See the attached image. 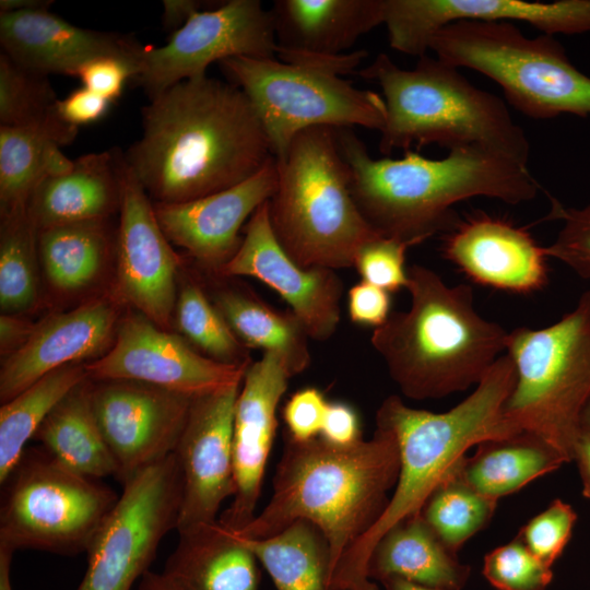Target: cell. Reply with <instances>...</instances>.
Returning a JSON list of instances; mask_svg holds the SVG:
<instances>
[{
  "instance_id": "ee69618b",
  "label": "cell",
  "mask_w": 590,
  "mask_h": 590,
  "mask_svg": "<svg viewBox=\"0 0 590 590\" xmlns=\"http://www.w3.org/2000/svg\"><path fill=\"white\" fill-rule=\"evenodd\" d=\"M328 404L323 393L315 387L293 393L282 410L285 434L299 441L319 437Z\"/></svg>"
},
{
  "instance_id": "484cf974",
  "label": "cell",
  "mask_w": 590,
  "mask_h": 590,
  "mask_svg": "<svg viewBox=\"0 0 590 590\" xmlns=\"http://www.w3.org/2000/svg\"><path fill=\"white\" fill-rule=\"evenodd\" d=\"M278 49L345 54L384 24V0H275L270 9Z\"/></svg>"
},
{
  "instance_id": "60d3db41",
  "label": "cell",
  "mask_w": 590,
  "mask_h": 590,
  "mask_svg": "<svg viewBox=\"0 0 590 590\" xmlns=\"http://www.w3.org/2000/svg\"><path fill=\"white\" fill-rule=\"evenodd\" d=\"M576 521L574 508L557 498L529 520L517 535L543 564L552 567L568 544Z\"/></svg>"
},
{
  "instance_id": "d590c367",
  "label": "cell",
  "mask_w": 590,
  "mask_h": 590,
  "mask_svg": "<svg viewBox=\"0 0 590 590\" xmlns=\"http://www.w3.org/2000/svg\"><path fill=\"white\" fill-rule=\"evenodd\" d=\"M0 232V307L2 314L19 315L38 297V231L24 208L1 215Z\"/></svg>"
},
{
  "instance_id": "9c48e42d",
  "label": "cell",
  "mask_w": 590,
  "mask_h": 590,
  "mask_svg": "<svg viewBox=\"0 0 590 590\" xmlns=\"http://www.w3.org/2000/svg\"><path fill=\"white\" fill-rule=\"evenodd\" d=\"M429 50L456 68L492 79L508 102L531 118L590 116V78L552 35L527 37L511 22L459 21L440 28Z\"/></svg>"
},
{
  "instance_id": "7bdbcfd3",
  "label": "cell",
  "mask_w": 590,
  "mask_h": 590,
  "mask_svg": "<svg viewBox=\"0 0 590 590\" xmlns=\"http://www.w3.org/2000/svg\"><path fill=\"white\" fill-rule=\"evenodd\" d=\"M411 246L406 241L379 235L359 249L354 267L363 281L389 293L397 292L408 284L405 252Z\"/></svg>"
},
{
  "instance_id": "603a6c76",
  "label": "cell",
  "mask_w": 590,
  "mask_h": 590,
  "mask_svg": "<svg viewBox=\"0 0 590 590\" xmlns=\"http://www.w3.org/2000/svg\"><path fill=\"white\" fill-rule=\"evenodd\" d=\"M441 251L474 283L530 294L548 282L545 247L523 227L476 212L446 233Z\"/></svg>"
},
{
  "instance_id": "bcb514c9",
  "label": "cell",
  "mask_w": 590,
  "mask_h": 590,
  "mask_svg": "<svg viewBox=\"0 0 590 590\" xmlns=\"http://www.w3.org/2000/svg\"><path fill=\"white\" fill-rule=\"evenodd\" d=\"M390 293L368 282L353 285L347 294V309L352 322L378 328L390 316Z\"/></svg>"
},
{
  "instance_id": "1f68e13d",
  "label": "cell",
  "mask_w": 590,
  "mask_h": 590,
  "mask_svg": "<svg viewBox=\"0 0 590 590\" xmlns=\"http://www.w3.org/2000/svg\"><path fill=\"white\" fill-rule=\"evenodd\" d=\"M78 129L67 122L37 127L0 126L1 215L27 208L36 187L50 174L55 152L70 144Z\"/></svg>"
},
{
  "instance_id": "f6af8a7d",
  "label": "cell",
  "mask_w": 590,
  "mask_h": 590,
  "mask_svg": "<svg viewBox=\"0 0 590 590\" xmlns=\"http://www.w3.org/2000/svg\"><path fill=\"white\" fill-rule=\"evenodd\" d=\"M78 78L84 87L111 103L121 95L127 80L135 78V71L121 59L101 57L84 64Z\"/></svg>"
},
{
  "instance_id": "816d5d0a",
  "label": "cell",
  "mask_w": 590,
  "mask_h": 590,
  "mask_svg": "<svg viewBox=\"0 0 590 590\" xmlns=\"http://www.w3.org/2000/svg\"><path fill=\"white\" fill-rule=\"evenodd\" d=\"M162 3V23L172 33L181 27L202 7V2L198 0H164Z\"/></svg>"
},
{
  "instance_id": "d6986e66",
  "label": "cell",
  "mask_w": 590,
  "mask_h": 590,
  "mask_svg": "<svg viewBox=\"0 0 590 590\" xmlns=\"http://www.w3.org/2000/svg\"><path fill=\"white\" fill-rule=\"evenodd\" d=\"M459 21L527 22L543 34L590 32V0H384V24L390 46L422 57L432 37Z\"/></svg>"
},
{
  "instance_id": "44dd1931",
  "label": "cell",
  "mask_w": 590,
  "mask_h": 590,
  "mask_svg": "<svg viewBox=\"0 0 590 590\" xmlns=\"http://www.w3.org/2000/svg\"><path fill=\"white\" fill-rule=\"evenodd\" d=\"M276 158L248 179L227 189L180 203L153 202L162 231L213 273L231 260L241 245L244 223L274 194Z\"/></svg>"
},
{
  "instance_id": "f1b7e54d",
  "label": "cell",
  "mask_w": 590,
  "mask_h": 590,
  "mask_svg": "<svg viewBox=\"0 0 590 590\" xmlns=\"http://www.w3.org/2000/svg\"><path fill=\"white\" fill-rule=\"evenodd\" d=\"M217 285L209 298L243 344L276 355L291 377L308 368L310 338L291 310L273 308L248 287Z\"/></svg>"
},
{
  "instance_id": "3957f363",
  "label": "cell",
  "mask_w": 590,
  "mask_h": 590,
  "mask_svg": "<svg viewBox=\"0 0 590 590\" xmlns=\"http://www.w3.org/2000/svg\"><path fill=\"white\" fill-rule=\"evenodd\" d=\"M515 381V364L506 353L489 367L474 391L447 412L413 409L398 396L381 402L376 426L389 429L397 439L398 480L380 518L339 559L329 590H378L368 577L367 566L379 539L397 523L420 514L429 495L471 447L521 433L504 414Z\"/></svg>"
},
{
  "instance_id": "5bb4252c",
  "label": "cell",
  "mask_w": 590,
  "mask_h": 590,
  "mask_svg": "<svg viewBox=\"0 0 590 590\" xmlns=\"http://www.w3.org/2000/svg\"><path fill=\"white\" fill-rule=\"evenodd\" d=\"M108 352L85 364L91 380H134L191 398L240 384L248 365L216 362L140 312L118 322Z\"/></svg>"
},
{
  "instance_id": "ffe728a7",
  "label": "cell",
  "mask_w": 590,
  "mask_h": 590,
  "mask_svg": "<svg viewBox=\"0 0 590 590\" xmlns=\"http://www.w3.org/2000/svg\"><path fill=\"white\" fill-rule=\"evenodd\" d=\"M292 378L281 359L263 353L248 366L235 403L233 463L235 494L220 524L237 533L256 517L263 475L276 433V410Z\"/></svg>"
},
{
  "instance_id": "9a60e30c",
  "label": "cell",
  "mask_w": 590,
  "mask_h": 590,
  "mask_svg": "<svg viewBox=\"0 0 590 590\" xmlns=\"http://www.w3.org/2000/svg\"><path fill=\"white\" fill-rule=\"evenodd\" d=\"M191 397L134 380H92V404L123 484L176 449Z\"/></svg>"
},
{
  "instance_id": "4fadbf2b",
  "label": "cell",
  "mask_w": 590,
  "mask_h": 590,
  "mask_svg": "<svg viewBox=\"0 0 590 590\" xmlns=\"http://www.w3.org/2000/svg\"><path fill=\"white\" fill-rule=\"evenodd\" d=\"M276 55L271 11L259 0H229L193 13L165 45L145 46L135 80L152 98L181 81L206 75L215 61Z\"/></svg>"
},
{
  "instance_id": "e0dca14e",
  "label": "cell",
  "mask_w": 590,
  "mask_h": 590,
  "mask_svg": "<svg viewBox=\"0 0 590 590\" xmlns=\"http://www.w3.org/2000/svg\"><path fill=\"white\" fill-rule=\"evenodd\" d=\"M240 385L192 399L174 451L182 477L178 533L216 522L222 504L235 494L233 423Z\"/></svg>"
},
{
  "instance_id": "cb8c5ba5",
  "label": "cell",
  "mask_w": 590,
  "mask_h": 590,
  "mask_svg": "<svg viewBox=\"0 0 590 590\" xmlns=\"http://www.w3.org/2000/svg\"><path fill=\"white\" fill-rule=\"evenodd\" d=\"M117 326L116 303L109 296L92 298L35 323L26 343L2 362L1 403L56 369L103 353L113 344Z\"/></svg>"
},
{
  "instance_id": "ac0fdd59",
  "label": "cell",
  "mask_w": 590,
  "mask_h": 590,
  "mask_svg": "<svg viewBox=\"0 0 590 590\" xmlns=\"http://www.w3.org/2000/svg\"><path fill=\"white\" fill-rule=\"evenodd\" d=\"M252 276L274 290L299 319L310 339L326 341L338 329L343 284L334 270L302 268L284 251L269 216L268 201L249 219L236 253L215 273Z\"/></svg>"
},
{
  "instance_id": "ba28073f",
  "label": "cell",
  "mask_w": 590,
  "mask_h": 590,
  "mask_svg": "<svg viewBox=\"0 0 590 590\" xmlns=\"http://www.w3.org/2000/svg\"><path fill=\"white\" fill-rule=\"evenodd\" d=\"M516 381L504 405L520 432L542 438L569 462L590 399V291L557 322L508 332Z\"/></svg>"
},
{
  "instance_id": "db71d44e",
  "label": "cell",
  "mask_w": 590,
  "mask_h": 590,
  "mask_svg": "<svg viewBox=\"0 0 590 590\" xmlns=\"http://www.w3.org/2000/svg\"><path fill=\"white\" fill-rule=\"evenodd\" d=\"M135 590H179L163 573L149 570L141 579Z\"/></svg>"
},
{
  "instance_id": "52a82bcc",
  "label": "cell",
  "mask_w": 590,
  "mask_h": 590,
  "mask_svg": "<svg viewBox=\"0 0 590 590\" xmlns=\"http://www.w3.org/2000/svg\"><path fill=\"white\" fill-rule=\"evenodd\" d=\"M279 178L268 201L273 233L299 267H354L359 249L379 236L357 208L337 129L298 133L278 161Z\"/></svg>"
},
{
  "instance_id": "30bf717a",
  "label": "cell",
  "mask_w": 590,
  "mask_h": 590,
  "mask_svg": "<svg viewBox=\"0 0 590 590\" xmlns=\"http://www.w3.org/2000/svg\"><path fill=\"white\" fill-rule=\"evenodd\" d=\"M1 486L0 543L14 551L86 552L119 498L44 448L25 449Z\"/></svg>"
},
{
  "instance_id": "5b68a950",
  "label": "cell",
  "mask_w": 590,
  "mask_h": 590,
  "mask_svg": "<svg viewBox=\"0 0 590 590\" xmlns=\"http://www.w3.org/2000/svg\"><path fill=\"white\" fill-rule=\"evenodd\" d=\"M411 306L391 312L371 334L401 392L439 399L477 385L506 351L508 332L475 309L470 285H447L432 269L408 268Z\"/></svg>"
},
{
  "instance_id": "b9f144b4",
  "label": "cell",
  "mask_w": 590,
  "mask_h": 590,
  "mask_svg": "<svg viewBox=\"0 0 590 590\" xmlns=\"http://www.w3.org/2000/svg\"><path fill=\"white\" fill-rule=\"evenodd\" d=\"M547 219L563 221L557 237L545 247L548 258H554L583 279H590V204L576 209L553 200Z\"/></svg>"
},
{
  "instance_id": "8992f818",
  "label": "cell",
  "mask_w": 590,
  "mask_h": 590,
  "mask_svg": "<svg viewBox=\"0 0 590 590\" xmlns=\"http://www.w3.org/2000/svg\"><path fill=\"white\" fill-rule=\"evenodd\" d=\"M359 74L375 81L384 95L382 154L435 143L449 151L484 148L528 164V138L504 101L473 85L458 68L425 55L405 70L382 52Z\"/></svg>"
},
{
  "instance_id": "74e56055",
  "label": "cell",
  "mask_w": 590,
  "mask_h": 590,
  "mask_svg": "<svg viewBox=\"0 0 590 590\" xmlns=\"http://www.w3.org/2000/svg\"><path fill=\"white\" fill-rule=\"evenodd\" d=\"M174 320L179 332L204 356L231 365H248V347L232 331L201 285L186 281L177 294Z\"/></svg>"
},
{
  "instance_id": "2e32d148",
  "label": "cell",
  "mask_w": 590,
  "mask_h": 590,
  "mask_svg": "<svg viewBox=\"0 0 590 590\" xmlns=\"http://www.w3.org/2000/svg\"><path fill=\"white\" fill-rule=\"evenodd\" d=\"M116 248V294L138 312L168 330L177 299L179 257L162 231L153 201L125 156Z\"/></svg>"
},
{
  "instance_id": "f35d334b",
  "label": "cell",
  "mask_w": 590,
  "mask_h": 590,
  "mask_svg": "<svg viewBox=\"0 0 590 590\" xmlns=\"http://www.w3.org/2000/svg\"><path fill=\"white\" fill-rule=\"evenodd\" d=\"M48 78L0 55V126L37 127L63 121Z\"/></svg>"
},
{
  "instance_id": "681fc988",
  "label": "cell",
  "mask_w": 590,
  "mask_h": 590,
  "mask_svg": "<svg viewBox=\"0 0 590 590\" xmlns=\"http://www.w3.org/2000/svg\"><path fill=\"white\" fill-rule=\"evenodd\" d=\"M366 55L367 52L365 50L341 55H323L278 49L276 57L283 62L306 66L343 75L353 72Z\"/></svg>"
},
{
  "instance_id": "c3c4849f",
  "label": "cell",
  "mask_w": 590,
  "mask_h": 590,
  "mask_svg": "<svg viewBox=\"0 0 590 590\" xmlns=\"http://www.w3.org/2000/svg\"><path fill=\"white\" fill-rule=\"evenodd\" d=\"M319 437L341 446L361 440V425L355 410L346 403L329 402Z\"/></svg>"
},
{
  "instance_id": "6f0895ef",
  "label": "cell",
  "mask_w": 590,
  "mask_h": 590,
  "mask_svg": "<svg viewBox=\"0 0 590 590\" xmlns=\"http://www.w3.org/2000/svg\"><path fill=\"white\" fill-rule=\"evenodd\" d=\"M386 590H448L415 583L399 577H390L380 581Z\"/></svg>"
},
{
  "instance_id": "9f6ffc18",
  "label": "cell",
  "mask_w": 590,
  "mask_h": 590,
  "mask_svg": "<svg viewBox=\"0 0 590 590\" xmlns=\"http://www.w3.org/2000/svg\"><path fill=\"white\" fill-rule=\"evenodd\" d=\"M51 3L52 1L47 0H1L0 13L49 8Z\"/></svg>"
},
{
  "instance_id": "d4e9b609",
  "label": "cell",
  "mask_w": 590,
  "mask_h": 590,
  "mask_svg": "<svg viewBox=\"0 0 590 590\" xmlns=\"http://www.w3.org/2000/svg\"><path fill=\"white\" fill-rule=\"evenodd\" d=\"M123 153L84 154L64 175L46 177L34 190L27 212L37 231L75 222L107 220L120 206Z\"/></svg>"
},
{
  "instance_id": "11a10c76",
  "label": "cell",
  "mask_w": 590,
  "mask_h": 590,
  "mask_svg": "<svg viewBox=\"0 0 590 590\" xmlns=\"http://www.w3.org/2000/svg\"><path fill=\"white\" fill-rule=\"evenodd\" d=\"M14 550L0 543V590H12L11 565Z\"/></svg>"
},
{
  "instance_id": "7c38bea8",
  "label": "cell",
  "mask_w": 590,
  "mask_h": 590,
  "mask_svg": "<svg viewBox=\"0 0 590 590\" xmlns=\"http://www.w3.org/2000/svg\"><path fill=\"white\" fill-rule=\"evenodd\" d=\"M122 485L88 545L76 590H131L149 571L163 538L177 528L182 477L174 452Z\"/></svg>"
},
{
  "instance_id": "277c9868",
  "label": "cell",
  "mask_w": 590,
  "mask_h": 590,
  "mask_svg": "<svg viewBox=\"0 0 590 590\" xmlns=\"http://www.w3.org/2000/svg\"><path fill=\"white\" fill-rule=\"evenodd\" d=\"M399 469L397 439L384 427L376 426L368 440L345 446L321 437L299 441L285 434L271 498L236 534L263 539L297 520L310 521L329 543L332 575L342 555L385 511Z\"/></svg>"
},
{
  "instance_id": "7dc6e473",
  "label": "cell",
  "mask_w": 590,
  "mask_h": 590,
  "mask_svg": "<svg viewBox=\"0 0 590 590\" xmlns=\"http://www.w3.org/2000/svg\"><path fill=\"white\" fill-rule=\"evenodd\" d=\"M109 104L110 102L104 97L82 86L64 98L58 99L56 109L63 121L79 128L103 118L108 111Z\"/></svg>"
},
{
  "instance_id": "83f0119b",
  "label": "cell",
  "mask_w": 590,
  "mask_h": 590,
  "mask_svg": "<svg viewBox=\"0 0 590 590\" xmlns=\"http://www.w3.org/2000/svg\"><path fill=\"white\" fill-rule=\"evenodd\" d=\"M470 573V566L445 546L421 512L389 529L374 546L367 566L373 581L399 577L448 590H462Z\"/></svg>"
},
{
  "instance_id": "7a4b0ae2",
  "label": "cell",
  "mask_w": 590,
  "mask_h": 590,
  "mask_svg": "<svg viewBox=\"0 0 590 590\" xmlns=\"http://www.w3.org/2000/svg\"><path fill=\"white\" fill-rule=\"evenodd\" d=\"M354 201L380 235L420 244L459 222L453 204L487 197L509 204L535 198L528 164L479 146L450 150L440 160L412 151L402 158H373L351 129H337Z\"/></svg>"
},
{
  "instance_id": "f5cc1de1",
  "label": "cell",
  "mask_w": 590,
  "mask_h": 590,
  "mask_svg": "<svg viewBox=\"0 0 590 590\" xmlns=\"http://www.w3.org/2000/svg\"><path fill=\"white\" fill-rule=\"evenodd\" d=\"M576 462L582 483V495L590 500V428L581 426L574 447Z\"/></svg>"
},
{
  "instance_id": "e575fe53",
  "label": "cell",
  "mask_w": 590,
  "mask_h": 590,
  "mask_svg": "<svg viewBox=\"0 0 590 590\" xmlns=\"http://www.w3.org/2000/svg\"><path fill=\"white\" fill-rule=\"evenodd\" d=\"M84 363L56 369L24 389L0 408V483L21 459L55 405L76 385L87 379Z\"/></svg>"
},
{
  "instance_id": "680465c9",
  "label": "cell",
  "mask_w": 590,
  "mask_h": 590,
  "mask_svg": "<svg viewBox=\"0 0 590 590\" xmlns=\"http://www.w3.org/2000/svg\"><path fill=\"white\" fill-rule=\"evenodd\" d=\"M581 426L590 428V399L586 404L582 415H581Z\"/></svg>"
},
{
  "instance_id": "8d00e7d4",
  "label": "cell",
  "mask_w": 590,
  "mask_h": 590,
  "mask_svg": "<svg viewBox=\"0 0 590 590\" xmlns=\"http://www.w3.org/2000/svg\"><path fill=\"white\" fill-rule=\"evenodd\" d=\"M458 465L434 489L421 510L425 522L456 554L489 523L498 503L468 485L459 475Z\"/></svg>"
},
{
  "instance_id": "4dcf8cb0",
  "label": "cell",
  "mask_w": 590,
  "mask_h": 590,
  "mask_svg": "<svg viewBox=\"0 0 590 590\" xmlns=\"http://www.w3.org/2000/svg\"><path fill=\"white\" fill-rule=\"evenodd\" d=\"M33 438L76 473L95 480L116 475L115 460L94 413L90 378L72 388L55 405Z\"/></svg>"
},
{
  "instance_id": "836d02e7",
  "label": "cell",
  "mask_w": 590,
  "mask_h": 590,
  "mask_svg": "<svg viewBox=\"0 0 590 590\" xmlns=\"http://www.w3.org/2000/svg\"><path fill=\"white\" fill-rule=\"evenodd\" d=\"M109 246L106 220L61 224L37 233L38 257L46 278L61 292L90 285L104 267Z\"/></svg>"
},
{
  "instance_id": "7402d4cb",
  "label": "cell",
  "mask_w": 590,
  "mask_h": 590,
  "mask_svg": "<svg viewBox=\"0 0 590 590\" xmlns=\"http://www.w3.org/2000/svg\"><path fill=\"white\" fill-rule=\"evenodd\" d=\"M0 44L16 63L46 76H78L91 60L114 57L129 63L137 78L145 48L126 35L73 25L48 8L0 13Z\"/></svg>"
},
{
  "instance_id": "f907efd6",
  "label": "cell",
  "mask_w": 590,
  "mask_h": 590,
  "mask_svg": "<svg viewBox=\"0 0 590 590\" xmlns=\"http://www.w3.org/2000/svg\"><path fill=\"white\" fill-rule=\"evenodd\" d=\"M35 323L20 318L17 315L0 316V350L8 357L22 347L31 337ZM4 357V358H5Z\"/></svg>"
},
{
  "instance_id": "f546056e",
  "label": "cell",
  "mask_w": 590,
  "mask_h": 590,
  "mask_svg": "<svg viewBox=\"0 0 590 590\" xmlns=\"http://www.w3.org/2000/svg\"><path fill=\"white\" fill-rule=\"evenodd\" d=\"M564 463L569 461L548 442L521 432L482 441L460 461L458 473L476 492L498 500Z\"/></svg>"
},
{
  "instance_id": "ab89813d",
  "label": "cell",
  "mask_w": 590,
  "mask_h": 590,
  "mask_svg": "<svg viewBox=\"0 0 590 590\" xmlns=\"http://www.w3.org/2000/svg\"><path fill=\"white\" fill-rule=\"evenodd\" d=\"M483 575L497 590H545L553 579L543 564L517 535L484 557Z\"/></svg>"
},
{
  "instance_id": "d6a6232c",
  "label": "cell",
  "mask_w": 590,
  "mask_h": 590,
  "mask_svg": "<svg viewBox=\"0 0 590 590\" xmlns=\"http://www.w3.org/2000/svg\"><path fill=\"white\" fill-rule=\"evenodd\" d=\"M239 539L269 573L276 590H329L330 546L312 522L297 520L268 538Z\"/></svg>"
},
{
  "instance_id": "8fae6325",
  "label": "cell",
  "mask_w": 590,
  "mask_h": 590,
  "mask_svg": "<svg viewBox=\"0 0 590 590\" xmlns=\"http://www.w3.org/2000/svg\"><path fill=\"white\" fill-rule=\"evenodd\" d=\"M220 64L249 98L278 161L306 129L363 127L380 131L385 125L384 97L353 86L337 73L278 58L234 57Z\"/></svg>"
},
{
  "instance_id": "6da1fadb",
  "label": "cell",
  "mask_w": 590,
  "mask_h": 590,
  "mask_svg": "<svg viewBox=\"0 0 590 590\" xmlns=\"http://www.w3.org/2000/svg\"><path fill=\"white\" fill-rule=\"evenodd\" d=\"M151 200L180 203L235 186L273 157L262 123L235 84L202 75L142 108L141 137L123 153Z\"/></svg>"
},
{
  "instance_id": "4316f807",
  "label": "cell",
  "mask_w": 590,
  "mask_h": 590,
  "mask_svg": "<svg viewBox=\"0 0 590 590\" xmlns=\"http://www.w3.org/2000/svg\"><path fill=\"white\" fill-rule=\"evenodd\" d=\"M178 534L163 574L179 590H258V559L219 520Z\"/></svg>"
}]
</instances>
